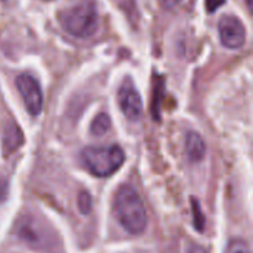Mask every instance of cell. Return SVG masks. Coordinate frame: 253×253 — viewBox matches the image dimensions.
<instances>
[{"label":"cell","instance_id":"1","mask_svg":"<svg viewBox=\"0 0 253 253\" xmlns=\"http://www.w3.org/2000/svg\"><path fill=\"white\" fill-rule=\"evenodd\" d=\"M114 210L121 226L131 235L142 234L147 226V214L142 199L131 185H121L116 192Z\"/></svg>","mask_w":253,"mask_h":253},{"label":"cell","instance_id":"2","mask_svg":"<svg viewBox=\"0 0 253 253\" xmlns=\"http://www.w3.org/2000/svg\"><path fill=\"white\" fill-rule=\"evenodd\" d=\"M125 153L119 146L86 147L82 151V162L93 175L105 178L114 174L123 166Z\"/></svg>","mask_w":253,"mask_h":253},{"label":"cell","instance_id":"3","mask_svg":"<svg viewBox=\"0 0 253 253\" xmlns=\"http://www.w3.org/2000/svg\"><path fill=\"white\" fill-rule=\"evenodd\" d=\"M59 22L69 35L86 39L93 36L98 29V11L91 1H82L62 11Z\"/></svg>","mask_w":253,"mask_h":253},{"label":"cell","instance_id":"4","mask_svg":"<svg viewBox=\"0 0 253 253\" xmlns=\"http://www.w3.org/2000/svg\"><path fill=\"white\" fill-rule=\"evenodd\" d=\"M16 86L19 89L20 95L22 96L27 111L32 116L39 115L43 105V95H42L41 86L36 78H34L29 73L20 74L16 78Z\"/></svg>","mask_w":253,"mask_h":253},{"label":"cell","instance_id":"5","mask_svg":"<svg viewBox=\"0 0 253 253\" xmlns=\"http://www.w3.org/2000/svg\"><path fill=\"white\" fill-rule=\"evenodd\" d=\"M220 41L226 48L237 49L246 41V29L239 17L224 15L219 21Z\"/></svg>","mask_w":253,"mask_h":253},{"label":"cell","instance_id":"6","mask_svg":"<svg viewBox=\"0 0 253 253\" xmlns=\"http://www.w3.org/2000/svg\"><path fill=\"white\" fill-rule=\"evenodd\" d=\"M119 105L124 115L131 121L140 119L142 114V100L131 79H126L119 89Z\"/></svg>","mask_w":253,"mask_h":253},{"label":"cell","instance_id":"7","mask_svg":"<svg viewBox=\"0 0 253 253\" xmlns=\"http://www.w3.org/2000/svg\"><path fill=\"white\" fill-rule=\"evenodd\" d=\"M24 143V135L16 124L11 123L5 127L2 137V150L4 155L9 156Z\"/></svg>","mask_w":253,"mask_h":253},{"label":"cell","instance_id":"8","mask_svg":"<svg viewBox=\"0 0 253 253\" xmlns=\"http://www.w3.org/2000/svg\"><path fill=\"white\" fill-rule=\"evenodd\" d=\"M205 150L207 148H205V142L202 136L197 132H193V131L188 132L187 137H185V151H187L189 160L193 162L203 160Z\"/></svg>","mask_w":253,"mask_h":253},{"label":"cell","instance_id":"9","mask_svg":"<svg viewBox=\"0 0 253 253\" xmlns=\"http://www.w3.org/2000/svg\"><path fill=\"white\" fill-rule=\"evenodd\" d=\"M110 125H111V121H110V118H109V115L101 113L99 114V115H96L95 119L91 121L90 131L93 135L103 136L108 132Z\"/></svg>","mask_w":253,"mask_h":253},{"label":"cell","instance_id":"10","mask_svg":"<svg viewBox=\"0 0 253 253\" xmlns=\"http://www.w3.org/2000/svg\"><path fill=\"white\" fill-rule=\"evenodd\" d=\"M192 210H193V215H194V226L195 229L199 230V231H203L205 225V219L204 215H203L202 209H200V205L198 203V200L192 199Z\"/></svg>","mask_w":253,"mask_h":253},{"label":"cell","instance_id":"11","mask_svg":"<svg viewBox=\"0 0 253 253\" xmlns=\"http://www.w3.org/2000/svg\"><path fill=\"white\" fill-rule=\"evenodd\" d=\"M226 253H251L250 252V247L246 241L244 240H232L229 244Z\"/></svg>","mask_w":253,"mask_h":253},{"label":"cell","instance_id":"12","mask_svg":"<svg viewBox=\"0 0 253 253\" xmlns=\"http://www.w3.org/2000/svg\"><path fill=\"white\" fill-rule=\"evenodd\" d=\"M78 207L82 214H89L91 210V197L88 192H81L78 197Z\"/></svg>","mask_w":253,"mask_h":253},{"label":"cell","instance_id":"13","mask_svg":"<svg viewBox=\"0 0 253 253\" xmlns=\"http://www.w3.org/2000/svg\"><path fill=\"white\" fill-rule=\"evenodd\" d=\"M226 2V0H205V6H207L208 12H215L219 7H221L222 5Z\"/></svg>","mask_w":253,"mask_h":253},{"label":"cell","instance_id":"14","mask_svg":"<svg viewBox=\"0 0 253 253\" xmlns=\"http://www.w3.org/2000/svg\"><path fill=\"white\" fill-rule=\"evenodd\" d=\"M7 195V183L5 179H0V203L4 202Z\"/></svg>","mask_w":253,"mask_h":253},{"label":"cell","instance_id":"15","mask_svg":"<svg viewBox=\"0 0 253 253\" xmlns=\"http://www.w3.org/2000/svg\"><path fill=\"white\" fill-rule=\"evenodd\" d=\"M182 0H161V4L163 5V7L166 9H173L174 6H177L178 4H180Z\"/></svg>","mask_w":253,"mask_h":253},{"label":"cell","instance_id":"16","mask_svg":"<svg viewBox=\"0 0 253 253\" xmlns=\"http://www.w3.org/2000/svg\"><path fill=\"white\" fill-rule=\"evenodd\" d=\"M187 253H208V252H207V250L203 249L202 246L194 245V246H192L189 250H188Z\"/></svg>","mask_w":253,"mask_h":253},{"label":"cell","instance_id":"17","mask_svg":"<svg viewBox=\"0 0 253 253\" xmlns=\"http://www.w3.org/2000/svg\"><path fill=\"white\" fill-rule=\"evenodd\" d=\"M246 2H247V6L250 7V9H251V5H252V0H246Z\"/></svg>","mask_w":253,"mask_h":253},{"label":"cell","instance_id":"18","mask_svg":"<svg viewBox=\"0 0 253 253\" xmlns=\"http://www.w3.org/2000/svg\"><path fill=\"white\" fill-rule=\"evenodd\" d=\"M46 1H49V0H46Z\"/></svg>","mask_w":253,"mask_h":253}]
</instances>
